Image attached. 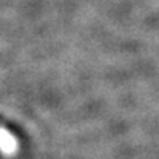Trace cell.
<instances>
[{"mask_svg": "<svg viewBox=\"0 0 159 159\" xmlns=\"http://www.w3.org/2000/svg\"><path fill=\"white\" fill-rule=\"evenodd\" d=\"M17 148V142L14 134L6 131L3 127H0V153L3 155H12Z\"/></svg>", "mask_w": 159, "mask_h": 159, "instance_id": "obj_1", "label": "cell"}]
</instances>
